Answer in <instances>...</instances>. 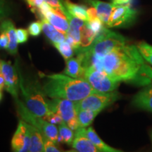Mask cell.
I'll list each match as a JSON object with an SVG mask.
<instances>
[{
	"label": "cell",
	"instance_id": "1",
	"mask_svg": "<svg viewBox=\"0 0 152 152\" xmlns=\"http://www.w3.org/2000/svg\"><path fill=\"white\" fill-rule=\"evenodd\" d=\"M102 71L120 83L142 87L152 83V68L136 45L129 42L102 57Z\"/></svg>",
	"mask_w": 152,
	"mask_h": 152
},
{
	"label": "cell",
	"instance_id": "2",
	"mask_svg": "<svg viewBox=\"0 0 152 152\" xmlns=\"http://www.w3.org/2000/svg\"><path fill=\"white\" fill-rule=\"evenodd\" d=\"M42 86L47 97L66 99L77 102L98 91L84 78H75L66 74H41Z\"/></svg>",
	"mask_w": 152,
	"mask_h": 152
},
{
	"label": "cell",
	"instance_id": "3",
	"mask_svg": "<svg viewBox=\"0 0 152 152\" xmlns=\"http://www.w3.org/2000/svg\"><path fill=\"white\" fill-rule=\"evenodd\" d=\"M19 80V88L25 105L30 111L44 119L50 112L40 82L33 76L24 75L18 64H16Z\"/></svg>",
	"mask_w": 152,
	"mask_h": 152
},
{
	"label": "cell",
	"instance_id": "4",
	"mask_svg": "<svg viewBox=\"0 0 152 152\" xmlns=\"http://www.w3.org/2000/svg\"><path fill=\"white\" fill-rule=\"evenodd\" d=\"M15 102H16L17 112L23 121L37 128L42 133L44 137H46L54 143H58L57 140H58V130L56 125L48 122L42 117L37 115L30 111L21 100H15Z\"/></svg>",
	"mask_w": 152,
	"mask_h": 152
},
{
	"label": "cell",
	"instance_id": "5",
	"mask_svg": "<svg viewBox=\"0 0 152 152\" xmlns=\"http://www.w3.org/2000/svg\"><path fill=\"white\" fill-rule=\"evenodd\" d=\"M128 42L123 35L104 27L96 35L92 46L88 49L90 54L102 58L114 49Z\"/></svg>",
	"mask_w": 152,
	"mask_h": 152
},
{
	"label": "cell",
	"instance_id": "6",
	"mask_svg": "<svg viewBox=\"0 0 152 152\" xmlns=\"http://www.w3.org/2000/svg\"><path fill=\"white\" fill-rule=\"evenodd\" d=\"M121 98V94L115 90L110 92H96L90 94L83 99L74 102V103L76 111L86 109L101 112Z\"/></svg>",
	"mask_w": 152,
	"mask_h": 152
},
{
	"label": "cell",
	"instance_id": "7",
	"mask_svg": "<svg viewBox=\"0 0 152 152\" xmlns=\"http://www.w3.org/2000/svg\"><path fill=\"white\" fill-rule=\"evenodd\" d=\"M83 78L86 80L94 90L99 92H113L120 84V82L112 78L105 72L99 71L92 66L85 68Z\"/></svg>",
	"mask_w": 152,
	"mask_h": 152
},
{
	"label": "cell",
	"instance_id": "8",
	"mask_svg": "<svg viewBox=\"0 0 152 152\" xmlns=\"http://www.w3.org/2000/svg\"><path fill=\"white\" fill-rule=\"evenodd\" d=\"M137 16V11L130 5L115 6L112 11L106 26L109 28H125L132 25Z\"/></svg>",
	"mask_w": 152,
	"mask_h": 152
},
{
	"label": "cell",
	"instance_id": "9",
	"mask_svg": "<svg viewBox=\"0 0 152 152\" xmlns=\"http://www.w3.org/2000/svg\"><path fill=\"white\" fill-rule=\"evenodd\" d=\"M49 111L60 115L64 122L68 123L71 120L77 118V113L73 101L66 99L51 98L47 99Z\"/></svg>",
	"mask_w": 152,
	"mask_h": 152
},
{
	"label": "cell",
	"instance_id": "10",
	"mask_svg": "<svg viewBox=\"0 0 152 152\" xmlns=\"http://www.w3.org/2000/svg\"><path fill=\"white\" fill-rule=\"evenodd\" d=\"M2 69L1 73H3L5 79V90L15 100L19 99V80L18 71H17L16 66H12L10 62L1 60Z\"/></svg>",
	"mask_w": 152,
	"mask_h": 152
},
{
	"label": "cell",
	"instance_id": "11",
	"mask_svg": "<svg viewBox=\"0 0 152 152\" xmlns=\"http://www.w3.org/2000/svg\"><path fill=\"white\" fill-rule=\"evenodd\" d=\"M30 145V134L24 121H19L18 127L11 140V148L16 152L29 151Z\"/></svg>",
	"mask_w": 152,
	"mask_h": 152
},
{
	"label": "cell",
	"instance_id": "12",
	"mask_svg": "<svg viewBox=\"0 0 152 152\" xmlns=\"http://www.w3.org/2000/svg\"><path fill=\"white\" fill-rule=\"evenodd\" d=\"M72 147L75 149V151L80 152L100 151V150L87 137L85 128L80 127L75 131Z\"/></svg>",
	"mask_w": 152,
	"mask_h": 152
},
{
	"label": "cell",
	"instance_id": "13",
	"mask_svg": "<svg viewBox=\"0 0 152 152\" xmlns=\"http://www.w3.org/2000/svg\"><path fill=\"white\" fill-rule=\"evenodd\" d=\"M132 104L139 109L152 112V83L144 86L133 97Z\"/></svg>",
	"mask_w": 152,
	"mask_h": 152
},
{
	"label": "cell",
	"instance_id": "14",
	"mask_svg": "<svg viewBox=\"0 0 152 152\" xmlns=\"http://www.w3.org/2000/svg\"><path fill=\"white\" fill-rule=\"evenodd\" d=\"M5 32L9 38V45L7 51L11 55H16L18 53V39L16 29L14 23L9 19H4L0 23V32Z\"/></svg>",
	"mask_w": 152,
	"mask_h": 152
},
{
	"label": "cell",
	"instance_id": "15",
	"mask_svg": "<svg viewBox=\"0 0 152 152\" xmlns=\"http://www.w3.org/2000/svg\"><path fill=\"white\" fill-rule=\"evenodd\" d=\"M84 1L96 9L99 18L106 26L109 22L112 11L115 5L112 3L104 2L99 0H84Z\"/></svg>",
	"mask_w": 152,
	"mask_h": 152
},
{
	"label": "cell",
	"instance_id": "16",
	"mask_svg": "<svg viewBox=\"0 0 152 152\" xmlns=\"http://www.w3.org/2000/svg\"><path fill=\"white\" fill-rule=\"evenodd\" d=\"M40 19L42 23V30L44 33L51 41V42L54 44L66 41L65 34L57 30L44 17H41Z\"/></svg>",
	"mask_w": 152,
	"mask_h": 152
},
{
	"label": "cell",
	"instance_id": "17",
	"mask_svg": "<svg viewBox=\"0 0 152 152\" xmlns=\"http://www.w3.org/2000/svg\"><path fill=\"white\" fill-rule=\"evenodd\" d=\"M27 127L30 134V145L29 151H44V136L42 133L35 127L28 124V123H27Z\"/></svg>",
	"mask_w": 152,
	"mask_h": 152
},
{
	"label": "cell",
	"instance_id": "18",
	"mask_svg": "<svg viewBox=\"0 0 152 152\" xmlns=\"http://www.w3.org/2000/svg\"><path fill=\"white\" fill-rule=\"evenodd\" d=\"M85 68L82 66L78 58L71 57L66 60V67L64 73L75 78H83Z\"/></svg>",
	"mask_w": 152,
	"mask_h": 152
},
{
	"label": "cell",
	"instance_id": "19",
	"mask_svg": "<svg viewBox=\"0 0 152 152\" xmlns=\"http://www.w3.org/2000/svg\"><path fill=\"white\" fill-rule=\"evenodd\" d=\"M96 37V34L94 33L92 30L85 23V26L82 30L80 43L78 50L75 52V54H78L79 52H85L90 48L94 42L95 38Z\"/></svg>",
	"mask_w": 152,
	"mask_h": 152
},
{
	"label": "cell",
	"instance_id": "20",
	"mask_svg": "<svg viewBox=\"0 0 152 152\" xmlns=\"http://www.w3.org/2000/svg\"><path fill=\"white\" fill-rule=\"evenodd\" d=\"M86 134L92 143L100 150V151L104 152H121V150H118L115 148H113L110 146L106 144L103 140L101 139L95 130L92 127H89L88 128L86 129Z\"/></svg>",
	"mask_w": 152,
	"mask_h": 152
},
{
	"label": "cell",
	"instance_id": "21",
	"mask_svg": "<svg viewBox=\"0 0 152 152\" xmlns=\"http://www.w3.org/2000/svg\"><path fill=\"white\" fill-rule=\"evenodd\" d=\"M64 4L67 11L73 16L82 19L85 21L88 20L87 12V9L85 6L74 4L71 2L70 0H65V1H64Z\"/></svg>",
	"mask_w": 152,
	"mask_h": 152
},
{
	"label": "cell",
	"instance_id": "22",
	"mask_svg": "<svg viewBox=\"0 0 152 152\" xmlns=\"http://www.w3.org/2000/svg\"><path fill=\"white\" fill-rule=\"evenodd\" d=\"M76 113L80 127L86 128L92 124L95 118L100 112L86 109H79L76 111Z\"/></svg>",
	"mask_w": 152,
	"mask_h": 152
},
{
	"label": "cell",
	"instance_id": "23",
	"mask_svg": "<svg viewBox=\"0 0 152 152\" xmlns=\"http://www.w3.org/2000/svg\"><path fill=\"white\" fill-rule=\"evenodd\" d=\"M58 135L57 142L58 143H64L67 144H72L75 136L73 130L69 128L66 122H63L58 125Z\"/></svg>",
	"mask_w": 152,
	"mask_h": 152
},
{
	"label": "cell",
	"instance_id": "24",
	"mask_svg": "<svg viewBox=\"0 0 152 152\" xmlns=\"http://www.w3.org/2000/svg\"><path fill=\"white\" fill-rule=\"evenodd\" d=\"M53 45L61 54V56L65 58L66 61L73 57L74 54H75V51H74L73 47L66 41L54 43Z\"/></svg>",
	"mask_w": 152,
	"mask_h": 152
},
{
	"label": "cell",
	"instance_id": "25",
	"mask_svg": "<svg viewBox=\"0 0 152 152\" xmlns=\"http://www.w3.org/2000/svg\"><path fill=\"white\" fill-rule=\"evenodd\" d=\"M136 46L146 61L152 65V45L141 41L137 43Z\"/></svg>",
	"mask_w": 152,
	"mask_h": 152
},
{
	"label": "cell",
	"instance_id": "26",
	"mask_svg": "<svg viewBox=\"0 0 152 152\" xmlns=\"http://www.w3.org/2000/svg\"><path fill=\"white\" fill-rule=\"evenodd\" d=\"M12 13L9 0H0V20L7 19Z\"/></svg>",
	"mask_w": 152,
	"mask_h": 152
},
{
	"label": "cell",
	"instance_id": "27",
	"mask_svg": "<svg viewBox=\"0 0 152 152\" xmlns=\"http://www.w3.org/2000/svg\"><path fill=\"white\" fill-rule=\"evenodd\" d=\"M86 25L90 28L91 30L96 34V35L102 31L104 27V23L100 20L99 18H96L92 20H90L86 21Z\"/></svg>",
	"mask_w": 152,
	"mask_h": 152
},
{
	"label": "cell",
	"instance_id": "28",
	"mask_svg": "<svg viewBox=\"0 0 152 152\" xmlns=\"http://www.w3.org/2000/svg\"><path fill=\"white\" fill-rule=\"evenodd\" d=\"M28 31L30 35L37 37L42 31V21H34L29 25Z\"/></svg>",
	"mask_w": 152,
	"mask_h": 152
},
{
	"label": "cell",
	"instance_id": "29",
	"mask_svg": "<svg viewBox=\"0 0 152 152\" xmlns=\"http://www.w3.org/2000/svg\"><path fill=\"white\" fill-rule=\"evenodd\" d=\"M44 151L46 152H59L58 147H56V144L52 142L49 139L44 137Z\"/></svg>",
	"mask_w": 152,
	"mask_h": 152
},
{
	"label": "cell",
	"instance_id": "30",
	"mask_svg": "<svg viewBox=\"0 0 152 152\" xmlns=\"http://www.w3.org/2000/svg\"><path fill=\"white\" fill-rule=\"evenodd\" d=\"M45 119L48 122L52 123L54 125H59L63 122H64V120L61 116L60 115H58V113H54V112L51 111L48 113V115L45 118Z\"/></svg>",
	"mask_w": 152,
	"mask_h": 152
},
{
	"label": "cell",
	"instance_id": "31",
	"mask_svg": "<svg viewBox=\"0 0 152 152\" xmlns=\"http://www.w3.org/2000/svg\"><path fill=\"white\" fill-rule=\"evenodd\" d=\"M17 39L18 44H23L28 41V31L23 28L16 29Z\"/></svg>",
	"mask_w": 152,
	"mask_h": 152
},
{
	"label": "cell",
	"instance_id": "32",
	"mask_svg": "<svg viewBox=\"0 0 152 152\" xmlns=\"http://www.w3.org/2000/svg\"><path fill=\"white\" fill-rule=\"evenodd\" d=\"M45 2L48 4L49 6L54 9H59L65 13L66 8L64 6V1L62 0H45Z\"/></svg>",
	"mask_w": 152,
	"mask_h": 152
},
{
	"label": "cell",
	"instance_id": "33",
	"mask_svg": "<svg viewBox=\"0 0 152 152\" xmlns=\"http://www.w3.org/2000/svg\"><path fill=\"white\" fill-rule=\"evenodd\" d=\"M9 45V38L5 32H0V50L7 49Z\"/></svg>",
	"mask_w": 152,
	"mask_h": 152
},
{
	"label": "cell",
	"instance_id": "34",
	"mask_svg": "<svg viewBox=\"0 0 152 152\" xmlns=\"http://www.w3.org/2000/svg\"><path fill=\"white\" fill-rule=\"evenodd\" d=\"M87 16H88V20L99 18L97 11H96V9H95L94 7H90V8L87 9Z\"/></svg>",
	"mask_w": 152,
	"mask_h": 152
},
{
	"label": "cell",
	"instance_id": "35",
	"mask_svg": "<svg viewBox=\"0 0 152 152\" xmlns=\"http://www.w3.org/2000/svg\"><path fill=\"white\" fill-rule=\"evenodd\" d=\"M132 0H111V3L115 6L130 5Z\"/></svg>",
	"mask_w": 152,
	"mask_h": 152
},
{
	"label": "cell",
	"instance_id": "36",
	"mask_svg": "<svg viewBox=\"0 0 152 152\" xmlns=\"http://www.w3.org/2000/svg\"><path fill=\"white\" fill-rule=\"evenodd\" d=\"M0 87L1 90L5 88V79L2 73H0Z\"/></svg>",
	"mask_w": 152,
	"mask_h": 152
},
{
	"label": "cell",
	"instance_id": "37",
	"mask_svg": "<svg viewBox=\"0 0 152 152\" xmlns=\"http://www.w3.org/2000/svg\"><path fill=\"white\" fill-rule=\"evenodd\" d=\"M26 2L28 3V4L30 6V7L31 9H33L35 7V1L36 0H26Z\"/></svg>",
	"mask_w": 152,
	"mask_h": 152
},
{
	"label": "cell",
	"instance_id": "38",
	"mask_svg": "<svg viewBox=\"0 0 152 152\" xmlns=\"http://www.w3.org/2000/svg\"><path fill=\"white\" fill-rule=\"evenodd\" d=\"M1 69H2V64H1V60H0V73H1Z\"/></svg>",
	"mask_w": 152,
	"mask_h": 152
},
{
	"label": "cell",
	"instance_id": "39",
	"mask_svg": "<svg viewBox=\"0 0 152 152\" xmlns=\"http://www.w3.org/2000/svg\"><path fill=\"white\" fill-rule=\"evenodd\" d=\"M2 97H3V95H2V93H1V91H0V102H1V99H2Z\"/></svg>",
	"mask_w": 152,
	"mask_h": 152
},
{
	"label": "cell",
	"instance_id": "40",
	"mask_svg": "<svg viewBox=\"0 0 152 152\" xmlns=\"http://www.w3.org/2000/svg\"><path fill=\"white\" fill-rule=\"evenodd\" d=\"M151 141H152V132H151Z\"/></svg>",
	"mask_w": 152,
	"mask_h": 152
},
{
	"label": "cell",
	"instance_id": "41",
	"mask_svg": "<svg viewBox=\"0 0 152 152\" xmlns=\"http://www.w3.org/2000/svg\"><path fill=\"white\" fill-rule=\"evenodd\" d=\"M1 90H1V87H0V91H1Z\"/></svg>",
	"mask_w": 152,
	"mask_h": 152
}]
</instances>
